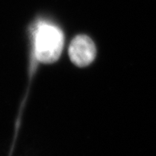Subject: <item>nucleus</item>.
<instances>
[{
	"instance_id": "nucleus-2",
	"label": "nucleus",
	"mask_w": 156,
	"mask_h": 156,
	"mask_svg": "<svg viewBox=\"0 0 156 156\" xmlns=\"http://www.w3.org/2000/svg\"><path fill=\"white\" fill-rule=\"evenodd\" d=\"M69 55L74 65L85 67L96 58V45L93 40L86 35H78L70 44Z\"/></svg>"
},
{
	"instance_id": "nucleus-1",
	"label": "nucleus",
	"mask_w": 156,
	"mask_h": 156,
	"mask_svg": "<svg viewBox=\"0 0 156 156\" xmlns=\"http://www.w3.org/2000/svg\"><path fill=\"white\" fill-rule=\"evenodd\" d=\"M64 45L62 30L50 24H41L34 36L35 54L39 62L53 63L58 61Z\"/></svg>"
}]
</instances>
